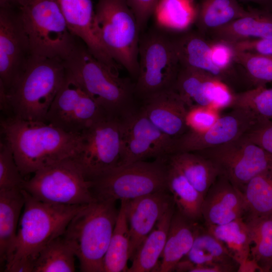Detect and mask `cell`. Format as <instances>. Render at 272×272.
<instances>
[{
	"label": "cell",
	"mask_w": 272,
	"mask_h": 272,
	"mask_svg": "<svg viewBox=\"0 0 272 272\" xmlns=\"http://www.w3.org/2000/svg\"><path fill=\"white\" fill-rule=\"evenodd\" d=\"M1 132L23 176L75 158L83 147L82 133L67 132L44 121L5 117L1 120Z\"/></svg>",
	"instance_id": "cell-1"
},
{
	"label": "cell",
	"mask_w": 272,
	"mask_h": 272,
	"mask_svg": "<svg viewBox=\"0 0 272 272\" xmlns=\"http://www.w3.org/2000/svg\"><path fill=\"white\" fill-rule=\"evenodd\" d=\"M22 191L24 211L13 254L4 271L32 272L33 262L41 249L62 235L73 218L86 205L45 202L36 199L23 189Z\"/></svg>",
	"instance_id": "cell-2"
},
{
	"label": "cell",
	"mask_w": 272,
	"mask_h": 272,
	"mask_svg": "<svg viewBox=\"0 0 272 272\" xmlns=\"http://www.w3.org/2000/svg\"><path fill=\"white\" fill-rule=\"evenodd\" d=\"M63 61L66 73L108 115L121 119L139 107L134 83L98 60L83 43L78 42Z\"/></svg>",
	"instance_id": "cell-3"
},
{
	"label": "cell",
	"mask_w": 272,
	"mask_h": 272,
	"mask_svg": "<svg viewBox=\"0 0 272 272\" xmlns=\"http://www.w3.org/2000/svg\"><path fill=\"white\" fill-rule=\"evenodd\" d=\"M66 74L63 60L32 55L15 82L5 90L9 109L6 117L45 122Z\"/></svg>",
	"instance_id": "cell-4"
},
{
	"label": "cell",
	"mask_w": 272,
	"mask_h": 272,
	"mask_svg": "<svg viewBox=\"0 0 272 272\" xmlns=\"http://www.w3.org/2000/svg\"><path fill=\"white\" fill-rule=\"evenodd\" d=\"M118 214L115 202L96 201L85 205L62 235L74 250L82 272H104V259Z\"/></svg>",
	"instance_id": "cell-5"
},
{
	"label": "cell",
	"mask_w": 272,
	"mask_h": 272,
	"mask_svg": "<svg viewBox=\"0 0 272 272\" xmlns=\"http://www.w3.org/2000/svg\"><path fill=\"white\" fill-rule=\"evenodd\" d=\"M94 22L96 34L107 51L135 81L141 31L126 0H98Z\"/></svg>",
	"instance_id": "cell-6"
},
{
	"label": "cell",
	"mask_w": 272,
	"mask_h": 272,
	"mask_svg": "<svg viewBox=\"0 0 272 272\" xmlns=\"http://www.w3.org/2000/svg\"><path fill=\"white\" fill-rule=\"evenodd\" d=\"M33 55L64 60L78 42L55 0H28L18 9Z\"/></svg>",
	"instance_id": "cell-7"
},
{
	"label": "cell",
	"mask_w": 272,
	"mask_h": 272,
	"mask_svg": "<svg viewBox=\"0 0 272 272\" xmlns=\"http://www.w3.org/2000/svg\"><path fill=\"white\" fill-rule=\"evenodd\" d=\"M168 157L119 165L91 181V191L98 201L115 202L168 191Z\"/></svg>",
	"instance_id": "cell-8"
},
{
	"label": "cell",
	"mask_w": 272,
	"mask_h": 272,
	"mask_svg": "<svg viewBox=\"0 0 272 272\" xmlns=\"http://www.w3.org/2000/svg\"><path fill=\"white\" fill-rule=\"evenodd\" d=\"M180 68L173 36L160 29L141 37L139 73L134 83L137 99L173 89Z\"/></svg>",
	"instance_id": "cell-9"
},
{
	"label": "cell",
	"mask_w": 272,
	"mask_h": 272,
	"mask_svg": "<svg viewBox=\"0 0 272 272\" xmlns=\"http://www.w3.org/2000/svg\"><path fill=\"white\" fill-rule=\"evenodd\" d=\"M91 187L79 164L69 158L37 170L21 189L41 201L83 205L97 201Z\"/></svg>",
	"instance_id": "cell-10"
},
{
	"label": "cell",
	"mask_w": 272,
	"mask_h": 272,
	"mask_svg": "<svg viewBox=\"0 0 272 272\" xmlns=\"http://www.w3.org/2000/svg\"><path fill=\"white\" fill-rule=\"evenodd\" d=\"M83 147L74 158L92 181L119 166L122 148L120 119L106 116L82 133Z\"/></svg>",
	"instance_id": "cell-11"
},
{
	"label": "cell",
	"mask_w": 272,
	"mask_h": 272,
	"mask_svg": "<svg viewBox=\"0 0 272 272\" xmlns=\"http://www.w3.org/2000/svg\"><path fill=\"white\" fill-rule=\"evenodd\" d=\"M196 153L210 160L242 192L257 174L272 167V155L244 135L231 142Z\"/></svg>",
	"instance_id": "cell-12"
},
{
	"label": "cell",
	"mask_w": 272,
	"mask_h": 272,
	"mask_svg": "<svg viewBox=\"0 0 272 272\" xmlns=\"http://www.w3.org/2000/svg\"><path fill=\"white\" fill-rule=\"evenodd\" d=\"M106 116L109 115L66 73L45 122L67 132L82 133Z\"/></svg>",
	"instance_id": "cell-13"
},
{
	"label": "cell",
	"mask_w": 272,
	"mask_h": 272,
	"mask_svg": "<svg viewBox=\"0 0 272 272\" xmlns=\"http://www.w3.org/2000/svg\"><path fill=\"white\" fill-rule=\"evenodd\" d=\"M120 120L122 148L120 165L151 158H165L171 155L174 139L155 126L140 106Z\"/></svg>",
	"instance_id": "cell-14"
},
{
	"label": "cell",
	"mask_w": 272,
	"mask_h": 272,
	"mask_svg": "<svg viewBox=\"0 0 272 272\" xmlns=\"http://www.w3.org/2000/svg\"><path fill=\"white\" fill-rule=\"evenodd\" d=\"M32 55L18 11L0 8V85L6 90L22 73Z\"/></svg>",
	"instance_id": "cell-15"
},
{
	"label": "cell",
	"mask_w": 272,
	"mask_h": 272,
	"mask_svg": "<svg viewBox=\"0 0 272 272\" xmlns=\"http://www.w3.org/2000/svg\"><path fill=\"white\" fill-rule=\"evenodd\" d=\"M232 109L229 112L221 115L208 130L197 132L188 129L174 139L171 155L183 152H196L236 140L243 136L258 120L247 109Z\"/></svg>",
	"instance_id": "cell-16"
},
{
	"label": "cell",
	"mask_w": 272,
	"mask_h": 272,
	"mask_svg": "<svg viewBox=\"0 0 272 272\" xmlns=\"http://www.w3.org/2000/svg\"><path fill=\"white\" fill-rule=\"evenodd\" d=\"M174 202L168 191L157 192L126 200L131 261L143 241L158 220Z\"/></svg>",
	"instance_id": "cell-17"
},
{
	"label": "cell",
	"mask_w": 272,
	"mask_h": 272,
	"mask_svg": "<svg viewBox=\"0 0 272 272\" xmlns=\"http://www.w3.org/2000/svg\"><path fill=\"white\" fill-rule=\"evenodd\" d=\"M55 1L72 34L82 41L96 58L118 72L119 65L109 55L96 34L92 0Z\"/></svg>",
	"instance_id": "cell-18"
},
{
	"label": "cell",
	"mask_w": 272,
	"mask_h": 272,
	"mask_svg": "<svg viewBox=\"0 0 272 272\" xmlns=\"http://www.w3.org/2000/svg\"><path fill=\"white\" fill-rule=\"evenodd\" d=\"M243 193L226 177L220 175L205 195L201 216L205 227L220 225L243 218Z\"/></svg>",
	"instance_id": "cell-19"
},
{
	"label": "cell",
	"mask_w": 272,
	"mask_h": 272,
	"mask_svg": "<svg viewBox=\"0 0 272 272\" xmlns=\"http://www.w3.org/2000/svg\"><path fill=\"white\" fill-rule=\"evenodd\" d=\"M140 107L155 126L173 139L188 130L186 121L188 108L173 89L144 99Z\"/></svg>",
	"instance_id": "cell-20"
},
{
	"label": "cell",
	"mask_w": 272,
	"mask_h": 272,
	"mask_svg": "<svg viewBox=\"0 0 272 272\" xmlns=\"http://www.w3.org/2000/svg\"><path fill=\"white\" fill-rule=\"evenodd\" d=\"M173 40L180 66L203 71L231 86L237 80V74L224 71L212 59L211 40L196 31L177 33Z\"/></svg>",
	"instance_id": "cell-21"
},
{
	"label": "cell",
	"mask_w": 272,
	"mask_h": 272,
	"mask_svg": "<svg viewBox=\"0 0 272 272\" xmlns=\"http://www.w3.org/2000/svg\"><path fill=\"white\" fill-rule=\"evenodd\" d=\"M211 40L234 44L272 36V12L252 8L251 14L215 29Z\"/></svg>",
	"instance_id": "cell-22"
},
{
	"label": "cell",
	"mask_w": 272,
	"mask_h": 272,
	"mask_svg": "<svg viewBox=\"0 0 272 272\" xmlns=\"http://www.w3.org/2000/svg\"><path fill=\"white\" fill-rule=\"evenodd\" d=\"M199 225L187 218L176 209L173 215L158 271L175 270L178 263L189 251Z\"/></svg>",
	"instance_id": "cell-23"
},
{
	"label": "cell",
	"mask_w": 272,
	"mask_h": 272,
	"mask_svg": "<svg viewBox=\"0 0 272 272\" xmlns=\"http://www.w3.org/2000/svg\"><path fill=\"white\" fill-rule=\"evenodd\" d=\"M25 199L21 188L0 190V261L11 259L17 238L19 216ZM4 267V268H5Z\"/></svg>",
	"instance_id": "cell-24"
},
{
	"label": "cell",
	"mask_w": 272,
	"mask_h": 272,
	"mask_svg": "<svg viewBox=\"0 0 272 272\" xmlns=\"http://www.w3.org/2000/svg\"><path fill=\"white\" fill-rule=\"evenodd\" d=\"M235 262L237 263L225 245L206 227L199 225L189 251L178 263L175 270L189 271L195 266Z\"/></svg>",
	"instance_id": "cell-25"
},
{
	"label": "cell",
	"mask_w": 272,
	"mask_h": 272,
	"mask_svg": "<svg viewBox=\"0 0 272 272\" xmlns=\"http://www.w3.org/2000/svg\"><path fill=\"white\" fill-rule=\"evenodd\" d=\"M175 209L173 203L158 220L131 260L127 272L158 271V260L163 253Z\"/></svg>",
	"instance_id": "cell-26"
},
{
	"label": "cell",
	"mask_w": 272,
	"mask_h": 272,
	"mask_svg": "<svg viewBox=\"0 0 272 272\" xmlns=\"http://www.w3.org/2000/svg\"><path fill=\"white\" fill-rule=\"evenodd\" d=\"M194 25L197 30L207 35L240 18L249 15L252 8L246 10L237 0H199Z\"/></svg>",
	"instance_id": "cell-27"
},
{
	"label": "cell",
	"mask_w": 272,
	"mask_h": 272,
	"mask_svg": "<svg viewBox=\"0 0 272 272\" xmlns=\"http://www.w3.org/2000/svg\"><path fill=\"white\" fill-rule=\"evenodd\" d=\"M168 159L203 198L220 175L219 170L210 160L196 152L176 153L169 155Z\"/></svg>",
	"instance_id": "cell-28"
},
{
	"label": "cell",
	"mask_w": 272,
	"mask_h": 272,
	"mask_svg": "<svg viewBox=\"0 0 272 272\" xmlns=\"http://www.w3.org/2000/svg\"><path fill=\"white\" fill-rule=\"evenodd\" d=\"M167 188L180 213L193 221L202 219L203 196L168 159Z\"/></svg>",
	"instance_id": "cell-29"
},
{
	"label": "cell",
	"mask_w": 272,
	"mask_h": 272,
	"mask_svg": "<svg viewBox=\"0 0 272 272\" xmlns=\"http://www.w3.org/2000/svg\"><path fill=\"white\" fill-rule=\"evenodd\" d=\"M197 10L195 0H159L153 15L160 29L180 33L194 24Z\"/></svg>",
	"instance_id": "cell-30"
},
{
	"label": "cell",
	"mask_w": 272,
	"mask_h": 272,
	"mask_svg": "<svg viewBox=\"0 0 272 272\" xmlns=\"http://www.w3.org/2000/svg\"><path fill=\"white\" fill-rule=\"evenodd\" d=\"M215 79L203 71L180 66L173 89L188 107L211 106L209 90Z\"/></svg>",
	"instance_id": "cell-31"
},
{
	"label": "cell",
	"mask_w": 272,
	"mask_h": 272,
	"mask_svg": "<svg viewBox=\"0 0 272 272\" xmlns=\"http://www.w3.org/2000/svg\"><path fill=\"white\" fill-rule=\"evenodd\" d=\"M121 204L113 234L104 259V272H127L129 233L126 215V200Z\"/></svg>",
	"instance_id": "cell-32"
},
{
	"label": "cell",
	"mask_w": 272,
	"mask_h": 272,
	"mask_svg": "<svg viewBox=\"0 0 272 272\" xmlns=\"http://www.w3.org/2000/svg\"><path fill=\"white\" fill-rule=\"evenodd\" d=\"M242 192L245 206L244 219L272 215V167L252 178Z\"/></svg>",
	"instance_id": "cell-33"
},
{
	"label": "cell",
	"mask_w": 272,
	"mask_h": 272,
	"mask_svg": "<svg viewBox=\"0 0 272 272\" xmlns=\"http://www.w3.org/2000/svg\"><path fill=\"white\" fill-rule=\"evenodd\" d=\"M206 228L225 245L238 264L249 257L250 232L243 218Z\"/></svg>",
	"instance_id": "cell-34"
},
{
	"label": "cell",
	"mask_w": 272,
	"mask_h": 272,
	"mask_svg": "<svg viewBox=\"0 0 272 272\" xmlns=\"http://www.w3.org/2000/svg\"><path fill=\"white\" fill-rule=\"evenodd\" d=\"M76 255L63 235L46 245L33 264L32 272H73Z\"/></svg>",
	"instance_id": "cell-35"
},
{
	"label": "cell",
	"mask_w": 272,
	"mask_h": 272,
	"mask_svg": "<svg viewBox=\"0 0 272 272\" xmlns=\"http://www.w3.org/2000/svg\"><path fill=\"white\" fill-rule=\"evenodd\" d=\"M245 220V219H244ZM250 232V257L262 272L272 269V215L245 220Z\"/></svg>",
	"instance_id": "cell-36"
},
{
	"label": "cell",
	"mask_w": 272,
	"mask_h": 272,
	"mask_svg": "<svg viewBox=\"0 0 272 272\" xmlns=\"http://www.w3.org/2000/svg\"><path fill=\"white\" fill-rule=\"evenodd\" d=\"M234 61L254 87L272 82V55L235 50Z\"/></svg>",
	"instance_id": "cell-37"
},
{
	"label": "cell",
	"mask_w": 272,
	"mask_h": 272,
	"mask_svg": "<svg viewBox=\"0 0 272 272\" xmlns=\"http://www.w3.org/2000/svg\"><path fill=\"white\" fill-rule=\"evenodd\" d=\"M241 107L251 111L258 120H272V88L266 85L234 92L231 108Z\"/></svg>",
	"instance_id": "cell-38"
},
{
	"label": "cell",
	"mask_w": 272,
	"mask_h": 272,
	"mask_svg": "<svg viewBox=\"0 0 272 272\" xmlns=\"http://www.w3.org/2000/svg\"><path fill=\"white\" fill-rule=\"evenodd\" d=\"M24 181L8 144L0 143V190L21 188Z\"/></svg>",
	"instance_id": "cell-39"
},
{
	"label": "cell",
	"mask_w": 272,
	"mask_h": 272,
	"mask_svg": "<svg viewBox=\"0 0 272 272\" xmlns=\"http://www.w3.org/2000/svg\"><path fill=\"white\" fill-rule=\"evenodd\" d=\"M220 116L219 110L211 106H193L188 110L186 124L189 130L205 131L211 127Z\"/></svg>",
	"instance_id": "cell-40"
},
{
	"label": "cell",
	"mask_w": 272,
	"mask_h": 272,
	"mask_svg": "<svg viewBox=\"0 0 272 272\" xmlns=\"http://www.w3.org/2000/svg\"><path fill=\"white\" fill-rule=\"evenodd\" d=\"M211 40V54L214 63L222 70L237 74L234 66L235 50L229 43Z\"/></svg>",
	"instance_id": "cell-41"
},
{
	"label": "cell",
	"mask_w": 272,
	"mask_h": 272,
	"mask_svg": "<svg viewBox=\"0 0 272 272\" xmlns=\"http://www.w3.org/2000/svg\"><path fill=\"white\" fill-rule=\"evenodd\" d=\"M244 137L272 155V120H258Z\"/></svg>",
	"instance_id": "cell-42"
},
{
	"label": "cell",
	"mask_w": 272,
	"mask_h": 272,
	"mask_svg": "<svg viewBox=\"0 0 272 272\" xmlns=\"http://www.w3.org/2000/svg\"><path fill=\"white\" fill-rule=\"evenodd\" d=\"M234 92L227 84L216 79L213 82L209 92L211 107L220 110L231 108Z\"/></svg>",
	"instance_id": "cell-43"
},
{
	"label": "cell",
	"mask_w": 272,
	"mask_h": 272,
	"mask_svg": "<svg viewBox=\"0 0 272 272\" xmlns=\"http://www.w3.org/2000/svg\"><path fill=\"white\" fill-rule=\"evenodd\" d=\"M159 0H126L133 12L141 32L147 26Z\"/></svg>",
	"instance_id": "cell-44"
},
{
	"label": "cell",
	"mask_w": 272,
	"mask_h": 272,
	"mask_svg": "<svg viewBox=\"0 0 272 272\" xmlns=\"http://www.w3.org/2000/svg\"><path fill=\"white\" fill-rule=\"evenodd\" d=\"M230 44L236 51L272 55V36Z\"/></svg>",
	"instance_id": "cell-45"
},
{
	"label": "cell",
	"mask_w": 272,
	"mask_h": 272,
	"mask_svg": "<svg viewBox=\"0 0 272 272\" xmlns=\"http://www.w3.org/2000/svg\"><path fill=\"white\" fill-rule=\"evenodd\" d=\"M238 272H262L257 262L250 256L238 264Z\"/></svg>",
	"instance_id": "cell-46"
},
{
	"label": "cell",
	"mask_w": 272,
	"mask_h": 272,
	"mask_svg": "<svg viewBox=\"0 0 272 272\" xmlns=\"http://www.w3.org/2000/svg\"><path fill=\"white\" fill-rule=\"evenodd\" d=\"M28 0H0V8L19 9L24 6Z\"/></svg>",
	"instance_id": "cell-47"
},
{
	"label": "cell",
	"mask_w": 272,
	"mask_h": 272,
	"mask_svg": "<svg viewBox=\"0 0 272 272\" xmlns=\"http://www.w3.org/2000/svg\"><path fill=\"white\" fill-rule=\"evenodd\" d=\"M239 2L252 3L259 5L261 9L272 12V0H237Z\"/></svg>",
	"instance_id": "cell-48"
},
{
	"label": "cell",
	"mask_w": 272,
	"mask_h": 272,
	"mask_svg": "<svg viewBox=\"0 0 272 272\" xmlns=\"http://www.w3.org/2000/svg\"><path fill=\"white\" fill-rule=\"evenodd\" d=\"M271 271H272V269L271 270Z\"/></svg>",
	"instance_id": "cell-49"
}]
</instances>
